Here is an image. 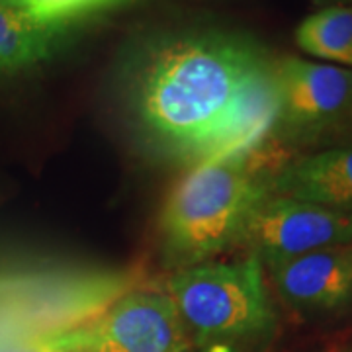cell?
Here are the masks:
<instances>
[{"mask_svg": "<svg viewBox=\"0 0 352 352\" xmlns=\"http://www.w3.org/2000/svg\"><path fill=\"white\" fill-rule=\"evenodd\" d=\"M266 59L258 43L219 32L151 39L124 78L138 135L155 155L194 166L245 78Z\"/></svg>", "mask_w": 352, "mask_h": 352, "instance_id": "6da1fadb", "label": "cell"}, {"mask_svg": "<svg viewBox=\"0 0 352 352\" xmlns=\"http://www.w3.org/2000/svg\"><path fill=\"white\" fill-rule=\"evenodd\" d=\"M282 157L261 151L190 166L168 192L159 215V243L166 263L178 270L208 263L239 245L247 221L270 194L268 176Z\"/></svg>", "mask_w": 352, "mask_h": 352, "instance_id": "7a4b0ae2", "label": "cell"}, {"mask_svg": "<svg viewBox=\"0 0 352 352\" xmlns=\"http://www.w3.org/2000/svg\"><path fill=\"white\" fill-rule=\"evenodd\" d=\"M164 286L200 352H256L276 337V307L252 254L176 270Z\"/></svg>", "mask_w": 352, "mask_h": 352, "instance_id": "3957f363", "label": "cell"}, {"mask_svg": "<svg viewBox=\"0 0 352 352\" xmlns=\"http://www.w3.org/2000/svg\"><path fill=\"white\" fill-rule=\"evenodd\" d=\"M280 118L274 139L289 147L344 141L352 108V71L300 57L276 61Z\"/></svg>", "mask_w": 352, "mask_h": 352, "instance_id": "277c9868", "label": "cell"}, {"mask_svg": "<svg viewBox=\"0 0 352 352\" xmlns=\"http://www.w3.org/2000/svg\"><path fill=\"white\" fill-rule=\"evenodd\" d=\"M239 245L263 264L352 245V212L268 194L247 221Z\"/></svg>", "mask_w": 352, "mask_h": 352, "instance_id": "5b68a950", "label": "cell"}, {"mask_svg": "<svg viewBox=\"0 0 352 352\" xmlns=\"http://www.w3.org/2000/svg\"><path fill=\"white\" fill-rule=\"evenodd\" d=\"M76 352H190L192 339L168 294L131 289L76 329Z\"/></svg>", "mask_w": 352, "mask_h": 352, "instance_id": "8992f818", "label": "cell"}, {"mask_svg": "<svg viewBox=\"0 0 352 352\" xmlns=\"http://www.w3.org/2000/svg\"><path fill=\"white\" fill-rule=\"evenodd\" d=\"M282 303L303 319H327L352 309V245L263 264Z\"/></svg>", "mask_w": 352, "mask_h": 352, "instance_id": "52a82bcc", "label": "cell"}, {"mask_svg": "<svg viewBox=\"0 0 352 352\" xmlns=\"http://www.w3.org/2000/svg\"><path fill=\"white\" fill-rule=\"evenodd\" d=\"M278 118L276 61L268 57L245 78L226 116L204 143L194 166L261 151L274 139Z\"/></svg>", "mask_w": 352, "mask_h": 352, "instance_id": "ba28073f", "label": "cell"}, {"mask_svg": "<svg viewBox=\"0 0 352 352\" xmlns=\"http://www.w3.org/2000/svg\"><path fill=\"white\" fill-rule=\"evenodd\" d=\"M270 194L352 212V147L289 157L268 176Z\"/></svg>", "mask_w": 352, "mask_h": 352, "instance_id": "9c48e42d", "label": "cell"}, {"mask_svg": "<svg viewBox=\"0 0 352 352\" xmlns=\"http://www.w3.org/2000/svg\"><path fill=\"white\" fill-rule=\"evenodd\" d=\"M73 25H47L25 12L20 0H0V75L22 73L57 55Z\"/></svg>", "mask_w": 352, "mask_h": 352, "instance_id": "30bf717a", "label": "cell"}, {"mask_svg": "<svg viewBox=\"0 0 352 352\" xmlns=\"http://www.w3.org/2000/svg\"><path fill=\"white\" fill-rule=\"evenodd\" d=\"M296 43L314 57L352 65V6H329L307 16L296 30Z\"/></svg>", "mask_w": 352, "mask_h": 352, "instance_id": "8fae6325", "label": "cell"}, {"mask_svg": "<svg viewBox=\"0 0 352 352\" xmlns=\"http://www.w3.org/2000/svg\"><path fill=\"white\" fill-rule=\"evenodd\" d=\"M34 20L47 25H75L88 14L104 10L124 0H20Z\"/></svg>", "mask_w": 352, "mask_h": 352, "instance_id": "7c38bea8", "label": "cell"}, {"mask_svg": "<svg viewBox=\"0 0 352 352\" xmlns=\"http://www.w3.org/2000/svg\"><path fill=\"white\" fill-rule=\"evenodd\" d=\"M76 329L25 335L0 340V352H76L78 335Z\"/></svg>", "mask_w": 352, "mask_h": 352, "instance_id": "4fadbf2b", "label": "cell"}, {"mask_svg": "<svg viewBox=\"0 0 352 352\" xmlns=\"http://www.w3.org/2000/svg\"><path fill=\"white\" fill-rule=\"evenodd\" d=\"M317 352H352V339L333 342V344H327V346H323L321 351Z\"/></svg>", "mask_w": 352, "mask_h": 352, "instance_id": "5bb4252c", "label": "cell"}, {"mask_svg": "<svg viewBox=\"0 0 352 352\" xmlns=\"http://www.w3.org/2000/svg\"><path fill=\"white\" fill-rule=\"evenodd\" d=\"M344 143H352V108L351 116H349V124H346V131H344Z\"/></svg>", "mask_w": 352, "mask_h": 352, "instance_id": "9a60e30c", "label": "cell"}]
</instances>
